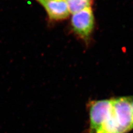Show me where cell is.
I'll return each mask as SVG.
<instances>
[{
	"label": "cell",
	"mask_w": 133,
	"mask_h": 133,
	"mask_svg": "<svg viewBox=\"0 0 133 133\" xmlns=\"http://www.w3.org/2000/svg\"><path fill=\"white\" fill-rule=\"evenodd\" d=\"M70 13L73 14L90 7L92 0H66Z\"/></svg>",
	"instance_id": "5b68a950"
},
{
	"label": "cell",
	"mask_w": 133,
	"mask_h": 133,
	"mask_svg": "<svg viewBox=\"0 0 133 133\" xmlns=\"http://www.w3.org/2000/svg\"><path fill=\"white\" fill-rule=\"evenodd\" d=\"M89 133H97L109 119L113 111L112 98L89 102Z\"/></svg>",
	"instance_id": "6da1fadb"
},
{
	"label": "cell",
	"mask_w": 133,
	"mask_h": 133,
	"mask_svg": "<svg viewBox=\"0 0 133 133\" xmlns=\"http://www.w3.org/2000/svg\"><path fill=\"white\" fill-rule=\"evenodd\" d=\"M72 26L74 31L81 38L88 40L94 27V16L90 7L73 15Z\"/></svg>",
	"instance_id": "3957f363"
},
{
	"label": "cell",
	"mask_w": 133,
	"mask_h": 133,
	"mask_svg": "<svg viewBox=\"0 0 133 133\" xmlns=\"http://www.w3.org/2000/svg\"><path fill=\"white\" fill-rule=\"evenodd\" d=\"M113 113L123 132L128 133L133 129V114L129 97L112 98Z\"/></svg>",
	"instance_id": "7a4b0ae2"
},
{
	"label": "cell",
	"mask_w": 133,
	"mask_h": 133,
	"mask_svg": "<svg viewBox=\"0 0 133 133\" xmlns=\"http://www.w3.org/2000/svg\"><path fill=\"white\" fill-rule=\"evenodd\" d=\"M129 99H130V104H131V109H132V114H133V96L129 97Z\"/></svg>",
	"instance_id": "8992f818"
},
{
	"label": "cell",
	"mask_w": 133,
	"mask_h": 133,
	"mask_svg": "<svg viewBox=\"0 0 133 133\" xmlns=\"http://www.w3.org/2000/svg\"><path fill=\"white\" fill-rule=\"evenodd\" d=\"M46 10L50 19L59 21L67 18L70 12L66 0H38Z\"/></svg>",
	"instance_id": "277c9868"
}]
</instances>
